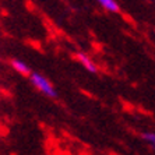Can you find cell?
I'll return each mask as SVG.
<instances>
[{
	"label": "cell",
	"instance_id": "6da1fadb",
	"mask_svg": "<svg viewBox=\"0 0 155 155\" xmlns=\"http://www.w3.org/2000/svg\"><path fill=\"white\" fill-rule=\"evenodd\" d=\"M28 78H29V81H31V84H32L38 91H41L43 95H46V97H49V98L58 97V92L54 90V87L52 85L51 81H49L46 77H43L42 74L32 71L28 76Z\"/></svg>",
	"mask_w": 155,
	"mask_h": 155
},
{
	"label": "cell",
	"instance_id": "7a4b0ae2",
	"mask_svg": "<svg viewBox=\"0 0 155 155\" xmlns=\"http://www.w3.org/2000/svg\"><path fill=\"white\" fill-rule=\"evenodd\" d=\"M77 59H78V61L84 66V69L88 70L90 73H97V71H98V69H97V66H95V63L91 60L90 58H88V54L83 53V52H80V53H77Z\"/></svg>",
	"mask_w": 155,
	"mask_h": 155
},
{
	"label": "cell",
	"instance_id": "3957f363",
	"mask_svg": "<svg viewBox=\"0 0 155 155\" xmlns=\"http://www.w3.org/2000/svg\"><path fill=\"white\" fill-rule=\"evenodd\" d=\"M11 66H13V69L15 71H18L20 74H24V76H29L31 74V69H29V66L27 64L25 61L22 60H18V59H13L11 60Z\"/></svg>",
	"mask_w": 155,
	"mask_h": 155
},
{
	"label": "cell",
	"instance_id": "277c9868",
	"mask_svg": "<svg viewBox=\"0 0 155 155\" xmlns=\"http://www.w3.org/2000/svg\"><path fill=\"white\" fill-rule=\"evenodd\" d=\"M105 10L110 11V13H117L119 11V4L116 3V0H97Z\"/></svg>",
	"mask_w": 155,
	"mask_h": 155
},
{
	"label": "cell",
	"instance_id": "5b68a950",
	"mask_svg": "<svg viewBox=\"0 0 155 155\" xmlns=\"http://www.w3.org/2000/svg\"><path fill=\"white\" fill-rule=\"evenodd\" d=\"M143 140H144L152 150H155V133H144L143 134Z\"/></svg>",
	"mask_w": 155,
	"mask_h": 155
},
{
	"label": "cell",
	"instance_id": "8992f818",
	"mask_svg": "<svg viewBox=\"0 0 155 155\" xmlns=\"http://www.w3.org/2000/svg\"><path fill=\"white\" fill-rule=\"evenodd\" d=\"M154 34H155V31H154Z\"/></svg>",
	"mask_w": 155,
	"mask_h": 155
},
{
	"label": "cell",
	"instance_id": "52a82bcc",
	"mask_svg": "<svg viewBox=\"0 0 155 155\" xmlns=\"http://www.w3.org/2000/svg\"><path fill=\"white\" fill-rule=\"evenodd\" d=\"M148 2H150V0H148Z\"/></svg>",
	"mask_w": 155,
	"mask_h": 155
}]
</instances>
